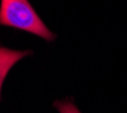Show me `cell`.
<instances>
[{"label": "cell", "mask_w": 127, "mask_h": 113, "mask_svg": "<svg viewBox=\"0 0 127 113\" xmlns=\"http://www.w3.org/2000/svg\"><path fill=\"white\" fill-rule=\"evenodd\" d=\"M0 25L26 31L47 41H52V34L39 17L29 0H1Z\"/></svg>", "instance_id": "obj_1"}, {"label": "cell", "mask_w": 127, "mask_h": 113, "mask_svg": "<svg viewBox=\"0 0 127 113\" xmlns=\"http://www.w3.org/2000/svg\"><path fill=\"white\" fill-rule=\"evenodd\" d=\"M29 53L30 52L26 51H15L0 46V93H1L2 83L11 67Z\"/></svg>", "instance_id": "obj_2"}, {"label": "cell", "mask_w": 127, "mask_h": 113, "mask_svg": "<svg viewBox=\"0 0 127 113\" xmlns=\"http://www.w3.org/2000/svg\"><path fill=\"white\" fill-rule=\"evenodd\" d=\"M56 108L60 113H81L78 109L69 101H64V102H57Z\"/></svg>", "instance_id": "obj_3"}]
</instances>
